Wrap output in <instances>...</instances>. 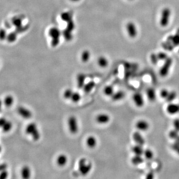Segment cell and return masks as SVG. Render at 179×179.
Masks as SVG:
<instances>
[{
	"instance_id": "21",
	"label": "cell",
	"mask_w": 179,
	"mask_h": 179,
	"mask_svg": "<svg viewBox=\"0 0 179 179\" xmlns=\"http://www.w3.org/2000/svg\"><path fill=\"white\" fill-rule=\"evenodd\" d=\"M73 15L72 12H63L61 14V18L63 21L67 22L73 20Z\"/></svg>"
},
{
	"instance_id": "25",
	"label": "cell",
	"mask_w": 179,
	"mask_h": 179,
	"mask_svg": "<svg viewBox=\"0 0 179 179\" xmlns=\"http://www.w3.org/2000/svg\"><path fill=\"white\" fill-rule=\"evenodd\" d=\"M97 64L101 68H105L109 64V61L105 56H100L97 59Z\"/></svg>"
},
{
	"instance_id": "16",
	"label": "cell",
	"mask_w": 179,
	"mask_h": 179,
	"mask_svg": "<svg viewBox=\"0 0 179 179\" xmlns=\"http://www.w3.org/2000/svg\"><path fill=\"white\" fill-rule=\"evenodd\" d=\"M21 175L23 179H29L31 176V170L29 166L25 165L21 170Z\"/></svg>"
},
{
	"instance_id": "48",
	"label": "cell",
	"mask_w": 179,
	"mask_h": 179,
	"mask_svg": "<svg viewBox=\"0 0 179 179\" xmlns=\"http://www.w3.org/2000/svg\"><path fill=\"white\" fill-rule=\"evenodd\" d=\"M153 178H154V175H153V173L152 172L149 173L146 177V179H153Z\"/></svg>"
},
{
	"instance_id": "14",
	"label": "cell",
	"mask_w": 179,
	"mask_h": 179,
	"mask_svg": "<svg viewBox=\"0 0 179 179\" xmlns=\"http://www.w3.org/2000/svg\"><path fill=\"white\" fill-rule=\"evenodd\" d=\"M167 111L171 114H176L179 113V104H170L167 108Z\"/></svg>"
},
{
	"instance_id": "33",
	"label": "cell",
	"mask_w": 179,
	"mask_h": 179,
	"mask_svg": "<svg viewBox=\"0 0 179 179\" xmlns=\"http://www.w3.org/2000/svg\"><path fill=\"white\" fill-rule=\"evenodd\" d=\"M172 42L174 46H179V28L177 30L175 34L173 35Z\"/></svg>"
},
{
	"instance_id": "26",
	"label": "cell",
	"mask_w": 179,
	"mask_h": 179,
	"mask_svg": "<svg viewBox=\"0 0 179 179\" xmlns=\"http://www.w3.org/2000/svg\"><path fill=\"white\" fill-rule=\"evenodd\" d=\"M91 56V53L88 50H85L82 52L81 54V60L83 62L86 63L89 60Z\"/></svg>"
},
{
	"instance_id": "45",
	"label": "cell",
	"mask_w": 179,
	"mask_h": 179,
	"mask_svg": "<svg viewBox=\"0 0 179 179\" xmlns=\"http://www.w3.org/2000/svg\"><path fill=\"white\" fill-rule=\"evenodd\" d=\"M172 148L175 151L178 153V154H179V144L178 143L175 142L173 144L172 146Z\"/></svg>"
},
{
	"instance_id": "2",
	"label": "cell",
	"mask_w": 179,
	"mask_h": 179,
	"mask_svg": "<svg viewBox=\"0 0 179 179\" xmlns=\"http://www.w3.org/2000/svg\"><path fill=\"white\" fill-rule=\"evenodd\" d=\"M48 34L51 38V46L53 47L57 46L60 42V38L62 34V31L57 27H51L48 31Z\"/></svg>"
},
{
	"instance_id": "24",
	"label": "cell",
	"mask_w": 179,
	"mask_h": 179,
	"mask_svg": "<svg viewBox=\"0 0 179 179\" xmlns=\"http://www.w3.org/2000/svg\"><path fill=\"white\" fill-rule=\"evenodd\" d=\"M125 93L121 91H118L115 93H113L111 97L113 101H118L119 100L123 99V97H125Z\"/></svg>"
},
{
	"instance_id": "6",
	"label": "cell",
	"mask_w": 179,
	"mask_h": 179,
	"mask_svg": "<svg viewBox=\"0 0 179 179\" xmlns=\"http://www.w3.org/2000/svg\"><path fill=\"white\" fill-rule=\"evenodd\" d=\"M172 63V59L170 57H168V58L165 60L164 64L160 70V75L161 77H165L168 75Z\"/></svg>"
},
{
	"instance_id": "20",
	"label": "cell",
	"mask_w": 179,
	"mask_h": 179,
	"mask_svg": "<svg viewBox=\"0 0 179 179\" xmlns=\"http://www.w3.org/2000/svg\"><path fill=\"white\" fill-rule=\"evenodd\" d=\"M96 84L93 81H90L88 83H86L83 87V89H84L85 92L86 93H89L91 92L96 86Z\"/></svg>"
},
{
	"instance_id": "51",
	"label": "cell",
	"mask_w": 179,
	"mask_h": 179,
	"mask_svg": "<svg viewBox=\"0 0 179 179\" xmlns=\"http://www.w3.org/2000/svg\"></svg>"
},
{
	"instance_id": "44",
	"label": "cell",
	"mask_w": 179,
	"mask_h": 179,
	"mask_svg": "<svg viewBox=\"0 0 179 179\" xmlns=\"http://www.w3.org/2000/svg\"><path fill=\"white\" fill-rule=\"evenodd\" d=\"M174 129L179 132V118H176L173 122Z\"/></svg>"
},
{
	"instance_id": "30",
	"label": "cell",
	"mask_w": 179,
	"mask_h": 179,
	"mask_svg": "<svg viewBox=\"0 0 179 179\" xmlns=\"http://www.w3.org/2000/svg\"><path fill=\"white\" fill-rule=\"evenodd\" d=\"M18 34V33H17L16 30L13 31L10 34H8L7 38V40L10 42H15L17 39Z\"/></svg>"
},
{
	"instance_id": "46",
	"label": "cell",
	"mask_w": 179,
	"mask_h": 179,
	"mask_svg": "<svg viewBox=\"0 0 179 179\" xmlns=\"http://www.w3.org/2000/svg\"><path fill=\"white\" fill-rule=\"evenodd\" d=\"M8 172L7 170H5L3 171H1V174H0V179H6L8 177Z\"/></svg>"
},
{
	"instance_id": "28",
	"label": "cell",
	"mask_w": 179,
	"mask_h": 179,
	"mask_svg": "<svg viewBox=\"0 0 179 179\" xmlns=\"http://www.w3.org/2000/svg\"><path fill=\"white\" fill-rule=\"evenodd\" d=\"M3 131L5 133H8L9 132L10 130L12 129L13 127V124L10 121H6L5 123L2 126H1Z\"/></svg>"
},
{
	"instance_id": "1",
	"label": "cell",
	"mask_w": 179,
	"mask_h": 179,
	"mask_svg": "<svg viewBox=\"0 0 179 179\" xmlns=\"http://www.w3.org/2000/svg\"><path fill=\"white\" fill-rule=\"evenodd\" d=\"M27 135L31 136L33 140L35 141L39 140L40 138V133L38 129L37 124L34 122H31L27 125L25 130Z\"/></svg>"
},
{
	"instance_id": "35",
	"label": "cell",
	"mask_w": 179,
	"mask_h": 179,
	"mask_svg": "<svg viewBox=\"0 0 179 179\" xmlns=\"http://www.w3.org/2000/svg\"><path fill=\"white\" fill-rule=\"evenodd\" d=\"M177 97V93L175 91H172L169 93V95L166 98V101L168 103H171Z\"/></svg>"
},
{
	"instance_id": "27",
	"label": "cell",
	"mask_w": 179,
	"mask_h": 179,
	"mask_svg": "<svg viewBox=\"0 0 179 179\" xmlns=\"http://www.w3.org/2000/svg\"><path fill=\"white\" fill-rule=\"evenodd\" d=\"M14 102V98L11 95H8L5 97L4 100V103L5 105L7 107L12 106Z\"/></svg>"
},
{
	"instance_id": "23",
	"label": "cell",
	"mask_w": 179,
	"mask_h": 179,
	"mask_svg": "<svg viewBox=\"0 0 179 179\" xmlns=\"http://www.w3.org/2000/svg\"><path fill=\"white\" fill-rule=\"evenodd\" d=\"M132 150L135 155H140V156H141L143 154L144 151V149L142 148V146L140 145L137 144L133 147Z\"/></svg>"
},
{
	"instance_id": "5",
	"label": "cell",
	"mask_w": 179,
	"mask_h": 179,
	"mask_svg": "<svg viewBox=\"0 0 179 179\" xmlns=\"http://www.w3.org/2000/svg\"><path fill=\"white\" fill-rule=\"evenodd\" d=\"M68 129L70 133L73 134H75L78 132L79 127H78V120L76 117L75 116H70L68 119Z\"/></svg>"
},
{
	"instance_id": "22",
	"label": "cell",
	"mask_w": 179,
	"mask_h": 179,
	"mask_svg": "<svg viewBox=\"0 0 179 179\" xmlns=\"http://www.w3.org/2000/svg\"><path fill=\"white\" fill-rule=\"evenodd\" d=\"M147 96L150 101H154L156 99V93L154 90L152 88H149L147 90Z\"/></svg>"
},
{
	"instance_id": "19",
	"label": "cell",
	"mask_w": 179,
	"mask_h": 179,
	"mask_svg": "<svg viewBox=\"0 0 179 179\" xmlns=\"http://www.w3.org/2000/svg\"><path fill=\"white\" fill-rule=\"evenodd\" d=\"M136 126L137 129L141 130V131H145L148 129L149 128V124L148 122L145 121H139L136 124Z\"/></svg>"
},
{
	"instance_id": "31",
	"label": "cell",
	"mask_w": 179,
	"mask_h": 179,
	"mask_svg": "<svg viewBox=\"0 0 179 179\" xmlns=\"http://www.w3.org/2000/svg\"><path fill=\"white\" fill-rule=\"evenodd\" d=\"M113 87L112 85H108L104 88V92L107 96H112L113 93H114Z\"/></svg>"
},
{
	"instance_id": "39",
	"label": "cell",
	"mask_w": 179,
	"mask_h": 179,
	"mask_svg": "<svg viewBox=\"0 0 179 179\" xmlns=\"http://www.w3.org/2000/svg\"><path fill=\"white\" fill-rule=\"evenodd\" d=\"M150 59L152 63L154 65H156L159 60L157 54H156L155 53H152L150 55Z\"/></svg>"
},
{
	"instance_id": "50",
	"label": "cell",
	"mask_w": 179,
	"mask_h": 179,
	"mask_svg": "<svg viewBox=\"0 0 179 179\" xmlns=\"http://www.w3.org/2000/svg\"><path fill=\"white\" fill-rule=\"evenodd\" d=\"M71 1L73 2H79L80 1V0H70Z\"/></svg>"
},
{
	"instance_id": "34",
	"label": "cell",
	"mask_w": 179,
	"mask_h": 179,
	"mask_svg": "<svg viewBox=\"0 0 179 179\" xmlns=\"http://www.w3.org/2000/svg\"><path fill=\"white\" fill-rule=\"evenodd\" d=\"M81 99V96L80 93L78 92H73L70 100L73 101V103H77L79 102Z\"/></svg>"
},
{
	"instance_id": "38",
	"label": "cell",
	"mask_w": 179,
	"mask_h": 179,
	"mask_svg": "<svg viewBox=\"0 0 179 179\" xmlns=\"http://www.w3.org/2000/svg\"><path fill=\"white\" fill-rule=\"evenodd\" d=\"M179 132H178V131H177L175 129L173 130H172L171 131H170V133H169V137H170L171 139L175 140L179 135Z\"/></svg>"
},
{
	"instance_id": "11",
	"label": "cell",
	"mask_w": 179,
	"mask_h": 179,
	"mask_svg": "<svg viewBox=\"0 0 179 179\" xmlns=\"http://www.w3.org/2000/svg\"><path fill=\"white\" fill-rule=\"evenodd\" d=\"M97 122L99 124H106L109 122L110 117L108 114L101 113L98 114L96 118Z\"/></svg>"
},
{
	"instance_id": "36",
	"label": "cell",
	"mask_w": 179,
	"mask_h": 179,
	"mask_svg": "<svg viewBox=\"0 0 179 179\" xmlns=\"http://www.w3.org/2000/svg\"><path fill=\"white\" fill-rule=\"evenodd\" d=\"M73 92L72 90L68 88L65 90L63 93V97L65 99H70L73 95Z\"/></svg>"
},
{
	"instance_id": "9",
	"label": "cell",
	"mask_w": 179,
	"mask_h": 179,
	"mask_svg": "<svg viewBox=\"0 0 179 179\" xmlns=\"http://www.w3.org/2000/svg\"><path fill=\"white\" fill-rule=\"evenodd\" d=\"M173 35H169L168 37L166 42H164L162 44L163 48L168 51H172L174 49V46L172 42Z\"/></svg>"
},
{
	"instance_id": "17",
	"label": "cell",
	"mask_w": 179,
	"mask_h": 179,
	"mask_svg": "<svg viewBox=\"0 0 179 179\" xmlns=\"http://www.w3.org/2000/svg\"><path fill=\"white\" fill-rule=\"evenodd\" d=\"M68 158L65 154H62L59 155L57 157V159H56V163H57V165L60 167H63V166H65L67 163Z\"/></svg>"
},
{
	"instance_id": "32",
	"label": "cell",
	"mask_w": 179,
	"mask_h": 179,
	"mask_svg": "<svg viewBox=\"0 0 179 179\" xmlns=\"http://www.w3.org/2000/svg\"><path fill=\"white\" fill-rule=\"evenodd\" d=\"M72 31H69V30H67L65 29L62 32V34L63 35L64 38H65V39L67 41L71 40L72 39Z\"/></svg>"
},
{
	"instance_id": "15",
	"label": "cell",
	"mask_w": 179,
	"mask_h": 179,
	"mask_svg": "<svg viewBox=\"0 0 179 179\" xmlns=\"http://www.w3.org/2000/svg\"><path fill=\"white\" fill-rule=\"evenodd\" d=\"M133 138L135 142L140 145L143 146L145 144V140L139 132H135L133 134Z\"/></svg>"
},
{
	"instance_id": "7",
	"label": "cell",
	"mask_w": 179,
	"mask_h": 179,
	"mask_svg": "<svg viewBox=\"0 0 179 179\" xmlns=\"http://www.w3.org/2000/svg\"><path fill=\"white\" fill-rule=\"evenodd\" d=\"M126 29L130 38H136L137 35V29L134 22H128L126 25Z\"/></svg>"
},
{
	"instance_id": "40",
	"label": "cell",
	"mask_w": 179,
	"mask_h": 179,
	"mask_svg": "<svg viewBox=\"0 0 179 179\" xmlns=\"http://www.w3.org/2000/svg\"><path fill=\"white\" fill-rule=\"evenodd\" d=\"M75 25L73 20L67 22V26L66 29L69 30V31H73V30L75 29Z\"/></svg>"
},
{
	"instance_id": "29",
	"label": "cell",
	"mask_w": 179,
	"mask_h": 179,
	"mask_svg": "<svg viewBox=\"0 0 179 179\" xmlns=\"http://www.w3.org/2000/svg\"><path fill=\"white\" fill-rule=\"evenodd\" d=\"M143 159L142 158L141 156L140 155H136L133 157L131 159V162L134 165H138L143 162Z\"/></svg>"
},
{
	"instance_id": "18",
	"label": "cell",
	"mask_w": 179,
	"mask_h": 179,
	"mask_svg": "<svg viewBox=\"0 0 179 179\" xmlns=\"http://www.w3.org/2000/svg\"><path fill=\"white\" fill-rule=\"evenodd\" d=\"M86 143L89 148H93L96 146L97 141L94 136H90L86 139Z\"/></svg>"
},
{
	"instance_id": "42",
	"label": "cell",
	"mask_w": 179,
	"mask_h": 179,
	"mask_svg": "<svg viewBox=\"0 0 179 179\" xmlns=\"http://www.w3.org/2000/svg\"><path fill=\"white\" fill-rule=\"evenodd\" d=\"M8 34H7V31L5 29H2L1 30V39L2 40L4 39H7Z\"/></svg>"
},
{
	"instance_id": "37",
	"label": "cell",
	"mask_w": 179,
	"mask_h": 179,
	"mask_svg": "<svg viewBox=\"0 0 179 179\" xmlns=\"http://www.w3.org/2000/svg\"><path fill=\"white\" fill-rule=\"evenodd\" d=\"M144 156L147 159L150 160L152 159L153 157V153L152 151L149 149H146L144 150Z\"/></svg>"
},
{
	"instance_id": "43",
	"label": "cell",
	"mask_w": 179,
	"mask_h": 179,
	"mask_svg": "<svg viewBox=\"0 0 179 179\" xmlns=\"http://www.w3.org/2000/svg\"><path fill=\"white\" fill-rule=\"evenodd\" d=\"M169 93L170 92H169V91H168L167 90H162L161 91V93H160L161 97L166 99V97H167L169 95Z\"/></svg>"
},
{
	"instance_id": "49",
	"label": "cell",
	"mask_w": 179,
	"mask_h": 179,
	"mask_svg": "<svg viewBox=\"0 0 179 179\" xmlns=\"http://www.w3.org/2000/svg\"><path fill=\"white\" fill-rule=\"evenodd\" d=\"M176 142L178 143L179 144V135L178 136V137L176 139H175Z\"/></svg>"
},
{
	"instance_id": "8",
	"label": "cell",
	"mask_w": 179,
	"mask_h": 179,
	"mask_svg": "<svg viewBox=\"0 0 179 179\" xmlns=\"http://www.w3.org/2000/svg\"><path fill=\"white\" fill-rule=\"evenodd\" d=\"M17 112L20 116L25 119L31 118L33 116L31 111L23 106H18L17 108Z\"/></svg>"
},
{
	"instance_id": "12",
	"label": "cell",
	"mask_w": 179,
	"mask_h": 179,
	"mask_svg": "<svg viewBox=\"0 0 179 179\" xmlns=\"http://www.w3.org/2000/svg\"><path fill=\"white\" fill-rule=\"evenodd\" d=\"M133 99L135 105L138 107H142L144 105V100L141 94L139 93H134L133 97Z\"/></svg>"
},
{
	"instance_id": "10",
	"label": "cell",
	"mask_w": 179,
	"mask_h": 179,
	"mask_svg": "<svg viewBox=\"0 0 179 179\" xmlns=\"http://www.w3.org/2000/svg\"><path fill=\"white\" fill-rule=\"evenodd\" d=\"M22 22H23V18L20 16H14L11 20V23L12 26L16 27V29H18L23 26Z\"/></svg>"
},
{
	"instance_id": "4",
	"label": "cell",
	"mask_w": 179,
	"mask_h": 179,
	"mask_svg": "<svg viewBox=\"0 0 179 179\" xmlns=\"http://www.w3.org/2000/svg\"><path fill=\"white\" fill-rule=\"evenodd\" d=\"M171 14V10L169 8H165L161 12L160 24L162 27L167 26L170 22V16Z\"/></svg>"
},
{
	"instance_id": "47",
	"label": "cell",
	"mask_w": 179,
	"mask_h": 179,
	"mask_svg": "<svg viewBox=\"0 0 179 179\" xmlns=\"http://www.w3.org/2000/svg\"><path fill=\"white\" fill-rule=\"evenodd\" d=\"M7 168H8V165L5 163H3L1 164L0 166V171H3L5 170H7Z\"/></svg>"
},
{
	"instance_id": "13",
	"label": "cell",
	"mask_w": 179,
	"mask_h": 179,
	"mask_svg": "<svg viewBox=\"0 0 179 179\" xmlns=\"http://www.w3.org/2000/svg\"><path fill=\"white\" fill-rule=\"evenodd\" d=\"M86 75L84 73H79L77 76V82L78 88L82 89L85 84Z\"/></svg>"
},
{
	"instance_id": "3",
	"label": "cell",
	"mask_w": 179,
	"mask_h": 179,
	"mask_svg": "<svg viewBox=\"0 0 179 179\" xmlns=\"http://www.w3.org/2000/svg\"><path fill=\"white\" fill-rule=\"evenodd\" d=\"M92 168V165L90 163H87V160L85 158H82L78 162V170L83 176L87 175Z\"/></svg>"
},
{
	"instance_id": "41",
	"label": "cell",
	"mask_w": 179,
	"mask_h": 179,
	"mask_svg": "<svg viewBox=\"0 0 179 179\" xmlns=\"http://www.w3.org/2000/svg\"><path fill=\"white\" fill-rule=\"evenodd\" d=\"M159 59L160 60H166L168 58V55L164 52H160L157 54Z\"/></svg>"
}]
</instances>
